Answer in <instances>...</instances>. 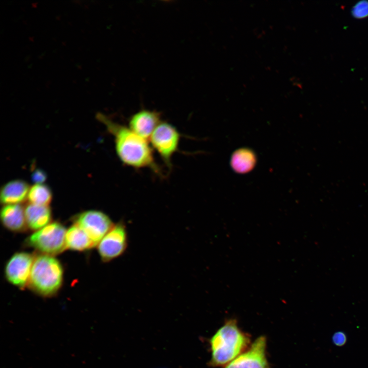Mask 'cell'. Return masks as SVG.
<instances>
[{
    "mask_svg": "<svg viewBox=\"0 0 368 368\" xmlns=\"http://www.w3.org/2000/svg\"><path fill=\"white\" fill-rule=\"evenodd\" d=\"M96 117L112 136L116 152L123 164L134 169H149L155 174L163 176L148 140L103 113H98Z\"/></svg>",
    "mask_w": 368,
    "mask_h": 368,
    "instance_id": "1",
    "label": "cell"
},
{
    "mask_svg": "<svg viewBox=\"0 0 368 368\" xmlns=\"http://www.w3.org/2000/svg\"><path fill=\"white\" fill-rule=\"evenodd\" d=\"M212 366H225L247 350L250 344L248 335L231 319L219 328L210 339Z\"/></svg>",
    "mask_w": 368,
    "mask_h": 368,
    "instance_id": "2",
    "label": "cell"
},
{
    "mask_svg": "<svg viewBox=\"0 0 368 368\" xmlns=\"http://www.w3.org/2000/svg\"><path fill=\"white\" fill-rule=\"evenodd\" d=\"M63 277L59 261L53 256L42 254L34 259L28 285L37 294L50 297L60 289Z\"/></svg>",
    "mask_w": 368,
    "mask_h": 368,
    "instance_id": "3",
    "label": "cell"
},
{
    "mask_svg": "<svg viewBox=\"0 0 368 368\" xmlns=\"http://www.w3.org/2000/svg\"><path fill=\"white\" fill-rule=\"evenodd\" d=\"M66 230L60 223H50L36 231L27 239V244L44 255L53 256L62 252L66 248Z\"/></svg>",
    "mask_w": 368,
    "mask_h": 368,
    "instance_id": "4",
    "label": "cell"
},
{
    "mask_svg": "<svg viewBox=\"0 0 368 368\" xmlns=\"http://www.w3.org/2000/svg\"><path fill=\"white\" fill-rule=\"evenodd\" d=\"M181 134L172 124L162 121L149 139L150 144L170 171L172 159L178 151Z\"/></svg>",
    "mask_w": 368,
    "mask_h": 368,
    "instance_id": "5",
    "label": "cell"
},
{
    "mask_svg": "<svg viewBox=\"0 0 368 368\" xmlns=\"http://www.w3.org/2000/svg\"><path fill=\"white\" fill-rule=\"evenodd\" d=\"M74 224L86 233L95 246L114 225L106 214L98 210H87L79 214L75 217Z\"/></svg>",
    "mask_w": 368,
    "mask_h": 368,
    "instance_id": "6",
    "label": "cell"
},
{
    "mask_svg": "<svg viewBox=\"0 0 368 368\" xmlns=\"http://www.w3.org/2000/svg\"><path fill=\"white\" fill-rule=\"evenodd\" d=\"M128 245V234L123 221L114 224L98 244V251L103 262H110L121 256Z\"/></svg>",
    "mask_w": 368,
    "mask_h": 368,
    "instance_id": "7",
    "label": "cell"
},
{
    "mask_svg": "<svg viewBox=\"0 0 368 368\" xmlns=\"http://www.w3.org/2000/svg\"><path fill=\"white\" fill-rule=\"evenodd\" d=\"M266 338L258 337L248 349L223 368H269L266 356Z\"/></svg>",
    "mask_w": 368,
    "mask_h": 368,
    "instance_id": "8",
    "label": "cell"
},
{
    "mask_svg": "<svg viewBox=\"0 0 368 368\" xmlns=\"http://www.w3.org/2000/svg\"><path fill=\"white\" fill-rule=\"evenodd\" d=\"M34 259L32 255L28 252L14 254L6 264L5 274L7 281L20 288L26 286Z\"/></svg>",
    "mask_w": 368,
    "mask_h": 368,
    "instance_id": "9",
    "label": "cell"
},
{
    "mask_svg": "<svg viewBox=\"0 0 368 368\" xmlns=\"http://www.w3.org/2000/svg\"><path fill=\"white\" fill-rule=\"evenodd\" d=\"M162 121L161 113L159 111L142 109L130 116L128 127L137 135L149 141Z\"/></svg>",
    "mask_w": 368,
    "mask_h": 368,
    "instance_id": "10",
    "label": "cell"
},
{
    "mask_svg": "<svg viewBox=\"0 0 368 368\" xmlns=\"http://www.w3.org/2000/svg\"><path fill=\"white\" fill-rule=\"evenodd\" d=\"M30 187L24 180L16 179L5 183L1 189V202L5 205L20 204L27 199Z\"/></svg>",
    "mask_w": 368,
    "mask_h": 368,
    "instance_id": "11",
    "label": "cell"
},
{
    "mask_svg": "<svg viewBox=\"0 0 368 368\" xmlns=\"http://www.w3.org/2000/svg\"><path fill=\"white\" fill-rule=\"evenodd\" d=\"M1 219L3 225L12 232H22L27 226L25 209L20 204L4 205L1 211Z\"/></svg>",
    "mask_w": 368,
    "mask_h": 368,
    "instance_id": "12",
    "label": "cell"
},
{
    "mask_svg": "<svg viewBox=\"0 0 368 368\" xmlns=\"http://www.w3.org/2000/svg\"><path fill=\"white\" fill-rule=\"evenodd\" d=\"M27 226L31 229L38 231L50 223L52 212L49 206L29 203L25 208Z\"/></svg>",
    "mask_w": 368,
    "mask_h": 368,
    "instance_id": "13",
    "label": "cell"
},
{
    "mask_svg": "<svg viewBox=\"0 0 368 368\" xmlns=\"http://www.w3.org/2000/svg\"><path fill=\"white\" fill-rule=\"evenodd\" d=\"M66 248L73 250L83 251L95 247L86 233L74 224L66 230Z\"/></svg>",
    "mask_w": 368,
    "mask_h": 368,
    "instance_id": "14",
    "label": "cell"
},
{
    "mask_svg": "<svg viewBox=\"0 0 368 368\" xmlns=\"http://www.w3.org/2000/svg\"><path fill=\"white\" fill-rule=\"evenodd\" d=\"M256 158L252 151L240 149L233 153L231 164L233 169L240 173L249 171L254 166Z\"/></svg>",
    "mask_w": 368,
    "mask_h": 368,
    "instance_id": "15",
    "label": "cell"
},
{
    "mask_svg": "<svg viewBox=\"0 0 368 368\" xmlns=\"http://www.w3.org/2000/svg\"><path fill=\"white\" fill-rule=\"evenodd\" d=\"M50 188L44 183H36L30 187L27 199L29 203L49 206L52 200Z\"/></svg>",
    "mask_w": 368,
    "mask_h": 368,
    "instance_id": "16",
    "label": "cell"
},
{
    "mask_svg": "<svg viewBox=\"0 0 368 368\" xmlns=\"http://www.w3.org/2000/svg\"><path fill=\"white\" fill-rule=\"evenodd\" d=\"M352 15L358 19L368 16V1L362 0L356 3L352 8Z\"/></svg>",
    "mask_w": 368,
    "mask_h": 368,
    "instance_id": "17",
    "label": "cell"
},
{
    "mask_svg": "<svg viewBox=\"0 0 368 368\" xmlns=\"http://www.w3.org/2000/svg\"><path fill=\"white\" fill-rule=\"evenodd\" d=\"M45 173L40 169H36L32 175V180L36 183H43L46 179Z\"/></svg>",
    "mask_w": 368,
    "mask_h": 368,
    "instance_id": "18",
    "label": "cell"
},
{
    "mask_svg": "<svg viewBox=\"0 0 368 368\" xmlns=\"http://www.w3.org/2000/svg\"><path fill=\"white\" fill-rule=\"evenodd\" d=\"M333 343L337 346H343L347 341L346 334L341 331H338L333 335L332 337Z\"/></svg>",
    "mask_w": 368,
    "mask_h": 368,
    "instance_id": "19",
    "label": "cell"
}]
</instances>
